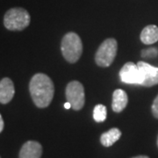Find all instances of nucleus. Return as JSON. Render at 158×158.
Masks as SVG:
<instances>
[{
  "instance_id": "obj_14",
  "label": "nucleus",
  "mask_w": 158,
  "mask_h": 158,
  "mask_svg": "<svg viewBox=\"0 0 158 158\" xmlns=\"http://www.w3.org/2000/svg\"><path fill=\"white\" fill-rule=\"evenodd\" d=\"M158 56V49L156 48H149L141 51V56L143 58H155Z\"/></svg>"
},
{
  "instance_id": "obj_5",
  "label": "nucleus",
  "mask_w": 158,
  "mask_h": 158,
  "mask_svg": "<svg viewBox=\"0 0 158 158\" xmlns=\"http://www.w3.org/2000/svg\"><path fill=\"white\" fill-rule=\"evenodd\" d=\"M66 98L70 104L71 108L75 111H79L84 107L85 102V89L83 85L78 81L69 83L65 91Z\"/></svg>"
},
{
  "instance_id": "obj_6",
  "label": "nucleus",
  "mask_w": 158,
  "mask_h": 158,
  "mask_svg": "<svg viewBox=\"0 0 158 158\" xmlns=\"http://www.w3.org/2000/svg\"><path fill=\"white\" fill-rule=\"evenodd\" d=\"M119 77L123 83L129 85H141L143 81V77L138 65L132 62L125 63L119 71Z\"/></svg>"
},
{
  "instance_id": "obj_19",
  "label": "nucleus",
  "mask_w": 158,
  "mask_h": 158,
  "mask_svg": "<svg viewBox=\"0 0 158 158\" xmlns=\"http://www.w3.org/2000/svg\"><path fill=\"white\" fill-rule=\"evenodd\" d=\"M157 146H158V138H157Z\"/></svg>"
},
{
  "instance_id": "obj_8",
  "label": "nucleus",
  "mask_w": 158,
  "mask_h": 158,
  "mask_svg": "<svg viewBox=\"0 0 158 158\" xmlns=\"http://www.w3.org/2000/svg\"><path fill=\"white\" fill-rule=\"evenodd\" d=\"M42 155V146L38 141H27L19 151V158H40Z\"/></svg>"
},
{
  "instance_id": "obj_9",
  "label": "nucleus",
  "mask_w": 158,
  "mask_h": 158,
  "mask_svg": "<svg viewBox=\"0 0 158 158\" xmlns=\"http://www.w3.org/2000/svg\"><path fill=\"white\" fill-rule=\"evenodd\" d=\"M15 88L13 82L8 77H5L0 81V103L8 104L13 98Z\"/></svg>"
},
{
  "instance_id": "obj_7",
  "label": "nucleus",
  "mask_w": 158,
  "mask_h": 158,
  "mask_svg": "<svg viewBox=\"0 0 158 158\" xmlns=\"http://www.w3.org/2000/svg\"><path fill=\"white\" fill-rule=\"evenodd\" d=\"M141 70L143 81L141 83L142 86L151 87L158 84V68L153 67L150 64L145 62H139L137 63Z\"/></svg>"
},
{
  "instance_id": "obj_12",
  "label": "nucleus",
  "mask_w": 158,
  "mask_h": 158,
  "mask_svg": "<svg viewBox=\"0 0 158 158\" xmlns=\"http://www.w3.org/2000/svg\"><path fill=\"white\" fill-rule=\"evenodd\" d=\"M120 136H121L120 130L116 128V127L111 128L109 131L104 133L101 135V137H100L101 144L105 147H110L118 141L120 138Z\"/></svg>"
},
{
  "instance_id": "obj_10",
  "label": "nucleus",
  "mask_w": 158,
  "mask_h": 158,
  "mask_svg": "<svg viewBox=\"0 0 158 158\" xmlns=\"http://www.w3.org/2000/svg\"><path fill=\"white\" fill-rule=\"evenodd\" d=\"M128 103V97L126 91L121 89H117L113 93L112 108L113 112L120 113L124 110Z\"/></svg>"
},
{
  "instance_id": "obj_11",
  "label": "nucleus",
  "mask_w": 158,
  "mask_h": 158,
  "mask_svg": "<svg viewBox=\"0 0 158 158\" xmlns=\"http://www.w3.org/2000/svg\"><path fill=\"white\" fill-rule=\"evenodd\" d=\"M141 40L144 44H153L158 40V27L155 25H149L144 27L141 33Z\"/></svg>"
},
{
  "instance_id": "obj_16",
  "label": "nucleus",
  "mask_w": 158,
  "mask_h": 158,
  "mask_svg": "<svg viewBox=\"0 0 158 158\" xmlns=\"http://www.w3.org/2000/svg\"><path fill=\"white\" fill-rule=\"evenodd\" d=\"M4 126H5V123H4V120H3V118L0 114V133L3 131L4 129Z\"/></svg>"
},
{
  "instance_id": "obj_1",
  "label": "nucleus",
  "mask_w": 158,
  "mask_h": 158,
  "mask_svg": "<svg viewBox=\"0 0 158 158\" xmlns=\"http://www.w3.org/2000/svg\"><path fill=\"white\" fill-rule=\"evenodd\" d=\"M29 91L34 105L39 108L48 107L55 94V85L46 74L37 73L29 84Z\"/></svg>"
},
{
  "instance_id": "obj_18",
  "label": "nucleus",
  "mask_w": 158,
  "mask_h": 158,
  "mask_svg": "<svg viewBox=\"0 0 158 158\" xmlns=\"http://www.w3.org/2000/svg\"><path fill=\"white\" fill-rule=\"evenodd\" d=\"M133 158H149L147 156H135V157Z\"/></svg>"
},
{
  "instance_id": "obj_20",
  "label": "nucleus",
  "mask_w": 158,
  "mask_h": 158,
  "mask_svg": "<svg viewBox=\"0 0 158 158\" xmlns=\"http://www.w3.org/2000/svg\"><path fill=\"white\" fill-rule=\"evenodd\" d=\"M0 158H1V157H0Z\"/></svg>"
},
{
  "instance_id": "obj_2",
  "label": "nucleus",
  "mask_w": 158,
  "mask_h": 158,
  "mask_svg": "<svg viewBox=\"0 0 158 158\" xmlns=\"http://www.w3.org/2000/svg\"><path fill=\"white\" fill-rule=\"evenodd\" d=\"M61 49L67 62L75 63L79 60L83 53V43L81 38L76 33H68L62 40Z\"/></svg>"
},
{
  "instance_id": "obj_3",
  "label": "nucleus",
  "mask_w": 158,
  "mask_h": 158,
  "mask_svg": "<svg viewBox=\"0 0 158 158\" xmlns=\"http://www.w3.org/2000/svg\"><path fill=\"white\" fill-rule=\"evenodd\" d=\"M30 14L21 7L11 8L6 11L4 17V25L10 31H22L30 24Z\"/></svg>"
},
{
  "instance_id": "obj_17",
  "label": "nucleus",
  "mask_w": 158,
  "mask_h": 158,
  "mask_svg": "<svg viewBox=\"0 0 158 158\" xmlns=\"http://www.w3.org/2000/svg\"><path fill=\"white\" fill-rule=\"evenodd\" d=\"M64 107H65V109H69V108H71V104L69 101H67L64 104Z\"/></svg>"
},
{
  "instance_id": "obj_15",
  "label": "nucleus",
  "mask_w": 158,
  "mask_h": 158,
  "mask_svg": "<svg viewBox=\"0 0 158 158\" xmlns=\"http://www.w3.org/2000/svg\"><path fill=\"white\" fill-rule=\"evenodd\" d=\"M152 113L155 118H158V95L155 98V100L152 104Z\"/></svg>"
},
{
  "instance_id": "obj_13",
  "label": "nucleus",
  "mask_w": 158,
  "mask_h": 158,
  "mask_svg": "<svg viewBox=\"0 0 158 158\" xmlns=\"http://www.w3.org/2000/svg\"><path fill=\"white\" fill-rule=\"evenodd\" d=\"M107 117V109L104 105H97L93 110V118L96 122H103Z\"/></svg>"
},
{
  "instance_id": "obj_4",
  "label": "nucleus",
  "mask_w": 158,
  "mask_h": 158,
  "mask_svg": "<svg viewBox=\"0 0 158 158\" xmlns=\"http://www.w3.org/2000/svg\"><path fill=\"white\" fill-rule=\"evenodd\" d=\"M117 49L118 43L116 40L109 38L104 40L97 50L95 56L97 64L99 67H109L114 61V58L117 55Z\"/></svg>"
}]
</instances>
